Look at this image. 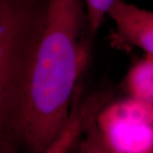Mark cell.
<instances>
[{"label":"cell","instance_id":"1","mask_svg":"<svg viewBox=\"0 0 153 153\" xmlns=\"http://www.w3.org/2000/svg\"><path fill=\"white\" fill-rule=\"evenodd\" d=\"M82 0H48L25 79L15 134L27 153H44L70 118L87 57Z\"/></svg>","mask_w":153,"mask_h":153},{"label":"cell","instance_id":"2","mask_svg":"<svg viewBox=\"0 0 153 153\" xmlns=\"http://www.w3.org/2000/svg\"><path fill=\"white\" fill-rule=\"evenodd\" d=\"M48 0H0V134L13 139Z\"/></svg>","mask_w":153,"mask_h":153},{"label":"cell","instance_id":"3","mask_svg":"<svg viewBox=\"0 0 153 153\" xmlns=\"http://www.w3.org/2000/svg\"><path fill=\"white\" fill-rule=\"evenodd\" d=\"M96 122L114 153L153 152L152 104L128 96L102 107Z\"/></svg>","mask_w":153,"mask_h":153},{"label":"cell","instance_id":"4","mask_svg":"<svg viewBox=\"0 0 153 153\" xmlns=\"http://www.w3.org/2000/svg\"><path fill=\"white\" fill-rule=\"evenodd\" d=\"M117 34L125 42L153 55V11L125 0H116L108 13Z\"/></svg>","mask_w":153,"mask_h":153},{"label":"cell","instance_id":"5","mask_svg":"<svg viewBox=\"0 0 153 153\" xmlns=\"http://www.w3.org/2000/svg\"><path fill=\"white\" fill-rule=\"evenodd\" d=\"M128 95L153 105V55H145L129 69L125 78Z\"/></svg>","mask_w":153,"mask_h":153},{"label":"cell","instance_id":"6","mask_svg":"<svg viewBox=\"0 0 153 153\" xmlns=\"http://www.w3.org/2000/svg\"><path fill=\"white\" fill-rule=\"evenodd\" d=\"M87 114V101L80 102L78 95L76 94L71 116L66 127L44 153H71L74 146L82 134Z\"/></svg>","mask_w":153,"mask_h":153},{"label":"cell","instance_id":"7","mask_svg":"<svg viewBox=\"0 0 153 153\" xmlns=\"http://www.w3.org/2000/svg\"><path fill=\"white\" fill-rule=\"evenodd\" d=\"M102 105L96 101L91 106L83 123L78 153H114L105 141L96 122V116Z\"/></svg>","mask_w":153,"mask_h":153},{"label":"cell","instance_id":"8","mask_svg":"<svg viewBox=\"0 0 153 153\" xmlns=\"http://www.w3.org/2000/svg\"><path fill=\"white\" fill-rule=\"evenodd\" d=\"M86 17H87V26L89 34L94 36L97 33L105 18L108 16V13L114 4L116 0H82Z\"/></svg>","mask_w":153,"mask_h":153},{"label":"cell","instance_id":"9","mask_svg":"<svg viewBox=\"0 0 153 153\" xmlns=\"http://www.w3.org/2000/svg\"><path fill=\"white\" fill-rule=\"evenodd\" d=\"M19 147L8 137L0 134V153H16Z\"/></svg>","mask_w":153,"mask_h":153},{"label":"cell","instance_id":"10","mask_svg":"<svg viewBox=\"0 0 153 153\" xmlns=\"http://www.w3.org/2000/svg\"><path fill=\"white\" fill-rule=\"evenodd\" d=\"M152 153H153V152H152Z\"/></svg>","mask_w":153,"mask_h":153}]
</instances>
